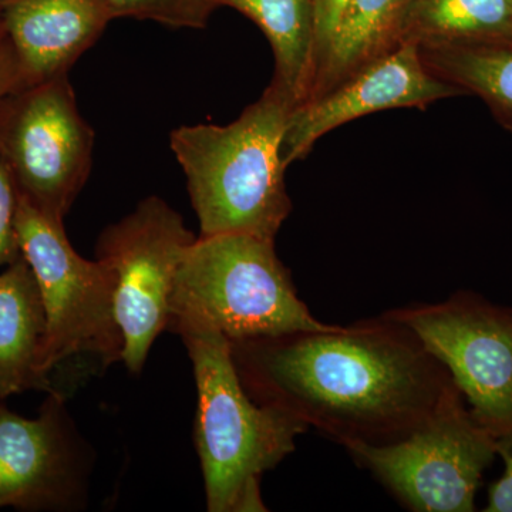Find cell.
<instances>
[{"mask_svg": "<svg viewBox=\"0 0 512 512\" xmlns=\"http://www.w3.org/2000/svg\"><path fill=\"white\" fill-rule=\"evenodd\" d=\"M239 379L340 446L406 439L456 389L443 363L389 313L326 330L229 340Z\"/></svg>", "mask_w": 512, "mask_h": 512, "instance_id": "1", "label": "cell"}, {"mask_svg": "<svg viewBox=\"0 0 512 512\" xmlns=\"http://www.w3.org/2000/svg\"><path fill=\"white\" fill-rule=\"evenodd\" d=\"M293 101L269 84L227 126H181L170 146L187 177L201 237L245 234L275 239L292 211L282 144Z\"/></svg>", "mask_w": 512, "mask_h": 512, "instance_id": "2", "label": "cell"}, {"mask_svg": "<svg viewBox=\"0 0 512 512\" xmlns=\"http://www.w3.org/2000/svg\"><path fill=\"white\" fill-rule=\"evenodd\" d=\"M197 386L194 443L210 512L266 510L261 478L308 431L288 413L256 403L239 379L229 340L211 329L178 332Z\"/></svg>", "mask_w": 512, "mask_h": 512, "instance_id": "3", "label": "cell"}, {"mask_svg": "<svg viewBox=\"0 0 512 512\" xmlns=\"http://www.w3.org/2000/svg\"><path fill=\"white\" fill-rule=\"evenodd\" d=\"M333 326L316 319L299 298L275 239L218 234L200 235L188 248L167 329H211L244 340Z\"/></svg>", "mask_w": 512, "mask_h": 512, "instance_id": "4", "label": "cell"}, {"mask_svg": "<svg viewBox=\"0 0 512 512\" xmlns=\"http://www.w3.org/2000/svg\"><path fill=\"white\" fill-rule=\"evenodd\" d=\"M19 247L35 275L47 320L45 367L92 355L104 366L121 362L123 338L114 311V278L99 259L77 254L63 220L19 194Z\"/></svg>", "mask_w": 512, "mask_h": 512, "instance_id": "5", "label": "cell"}, {"mask_svg": "<svg viewBox=\"0 0 512 512\" xmlns=\"http://www.w3.org/2000/svg\"><path fill=\"white\" fill-rule=\"evenodd\" d=\"M356 464L414 512H471L497 440L484 429L458 387L406 439L343 447Z\"/></svg>", "mask_w": 512, "mask_h": 512, "instance_id": "6", "label": "cell"}, {"mask_svg": "<svg viewBox=\"0 0 512 512\" xmlns=\"http://www.w3.org/2000/svg\"><path fill=\"white\" fill-rule=\"evenodd\" d=\"M194 234L158 197L146 198L101 232L96 259L114 278V311L123 338L121 362L140 373L158 336L168 328L175 278Z\"/></svg>", "mask_w": 512, "mask_h": 512, "instance_id": "7", "label": "cell"}, {"mask_svg": "<svg viewBox=\"0 0 512 512\" xmlns=\"http://www.w3.org/2000/svg\"><path fill=\"white\" fill-rule=\"evenodd\" d=\"M387 313L443 363L474 419L495 440L512 439V309L463 291Z\"/></svg>", "mask_w": 512, "mask_h": 512, "instance_id": "8", "label": "cell"}, {"mask_svg": "<svg viewBox=\"0 0 512 512\" xmlns=\"http://www.w3.org/2000/svg\"><path fill=\"white\" fill-rule=\"evenodd\" d=\"M94 134L67 74L9 94L0 104V150L19 194L64 220L92 170Z\"/></svg>", "mask_w": 512, "mask_h": 512, "instance_id": "9", "label": "cell"}, {"mask_svg": "<svg viewBox=\"0 0 512 512\" xmlns=\"http://www.w3.org/2000/svg\"><path fill=\"white\" fill-rule=\"evenodd\" d=\"M90 451L50 392L36 419L0 406V508L69 510L86 495Z\"/></svg>", "mask_w": 512, "mask_h": 512, "instance_id": "10", "label": "cell"}, {"mask_svg": "<svg viewBox=\"0 0 512 512\" xmlns=\"http://www.w3.org/2000/svg\"><path fill=\"white\" fill-rule=\"evenodd\" d=\"M464 92L431 72L414 42H400L328 93L298 104L282 144L286 167L303 160L320 138L377 111L426 109Z\"/></svg>", "mask_w": 512, "mask_h": 512, "instance_id": "11", "label": "cell"}, {"mask_svg": "<svg viewBox=\"0 0 512 512\" xmlns=\"http://www.w3.org/2000/svg\"><path fill=\"white\" fill-rule=\"evenodd\" d=\"M111 19L104 0H2L0 32L15 53L20 90L67 74Z\"/></svg>", "mask_w": 512, "mask_h": 512, "instance_id": "12", "label": "cell"}, {"mask_svg": "<svg viewBox=\"0 0 512 512\" xmlns=\"http://www.w3.org/2000/svg\"><path fill=\"white\" fill-rule=\"evenodd\" d=\"M47 320L35 275L23 255L0 274V397L49 390Z\"/></svg>", "mask_w": 512, "mask_h": 512, "instance_id": "13", "label": "cell"}, {"mask_svg": "<svg viewBox=\"0 0 512 512\" xmlns=\"http://www.w3.org/2000/svg\"><path fill=\"white\" fill-rule=\"evenodd\" d=\"M254 20L272 47V86L295 104L306 100L316 73V22L312 0H217Z\"/></svg>", "mask_w": 512, "mask_h": 512, "instance_id": "14", "label": "cell"}, {"mask_svg": "<svg viewBox=\"0 0 512 512\" xmlns=\"http://www.w3.org/2000/svg\"><path fill=\"white\" fill-rule=\"evenodd\" d=\"M409 3L410 0H346L306 100L335 89L399 45L400 26Z\"/></svg>", "mask_w": 512, "mask_h": 512, "instance_id": "15", "label": "cell"}, {"mask_svg": "<svg viewBox=\"0 0 512 512\" xmlns=\"http://www.w3.org/2000/svg\"><path fill=\"white\" fill-rule=\"evenodd\" d=\"M400 42L419 46L512 43V0H410Z\"/></svg>", "mask_w": 512, "mask_h": 512, "instance_id": "16", "label": "cell"}, {"mask_svg": "<svg viewBox=\"0 0 512 512\" xmlns=\"http://www.w3.org/2000/svg\"><path fill=\"white\" fill-rule=\"evenodd\" d=\"M431 72L487 104L512 131V43L419 46Z\"/></svg>", "mask_w": 512, "mask_h": 512, "instance_id": "17", "label": "cell"}, {"mask_svg": "<svg viewBox=\"0 0 512 512\" xmlns=\"http://www.w3.org/2000/svg\"><path fill=\"white\" fill-rule=\"evenodd\" d=\"M114 18L154 20L171 28L202 29L217 0H104Z\"/></svg>", "mask_w": 512, "mask_h": 512, "instance_id": "18", "label": "cell"}, {"mask_svg": "<svg viewBox=\"0 0 512 512\" xmlns=\"http://www.w3.org/2000/svg\"><path fill=\"white\" fill-rule=\"evenodd\" d=\"M18 205V185L0 150V266L13 264L22 256L16 229Z\"/></svg>", "mask_w": 512, "mask_h": 512, "instance_id": "19", "label": "cell"}, {"mask_svg": "<svg viewBox=\"0 0 512 512\" xmlns=\"http://www.w3.org/2000/svg\"><path fill=\"white\" fill-rule=\"evenodd\" d=\"M316 22V73L328 53L330 40L338 26L346 0H312ZM315 73V76H316ZM315 80V79H313Z\"/></svg>", "mask_w": 512, "mask_h": 512, "instance_id": "20", "label": "cell"}, {"mask_svg": "<svg viewBox=\"0 0 512 512\" xmlns=\"http://www.w3.org/2000/svg\"><path fill=\"white\" fill-rule=\"evenodd\" d=\"M497 456L503 458L504 474L488 491L485 512H512V439L497 440Z\"/></svg>", "mask_w": 512, "mask_h": 512, "instance_id": "21", "label": "cell"}, {"mask_svg": "<svg viewBox=\"0 0 512 512\" xmlns=\"http://www.w3.org/2000/svg\"><path fill=\"white\" fill-rule=\"evenodd\" d=\"M18 90H20L18 62L8 40L0 33V104L9 94Z\"/></svg>", "mask_w": 512, "mask_h": 512, "instance_id": "22", "label": "cell"}, {"mask_svg": "<svg viewBox=\"0 0 512 512\" xmlns=\"http://www.w3.org/2000/svg\"><path fill=\"white\" fill-rule=\"evenodd\" d=\"M0 5H2V0H0ZM0 33H2V32H0Z\"/></svg>", "mask_w": 512, "mask_h": 512, "instance_id": "23", "label": "cell"}]
</instances>
